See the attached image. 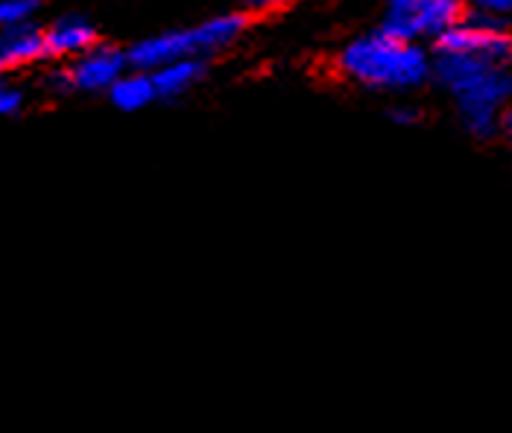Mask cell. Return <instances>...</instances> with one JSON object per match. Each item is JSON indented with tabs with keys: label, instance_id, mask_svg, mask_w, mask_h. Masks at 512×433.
I'll list each match as a JSON object with an SVG mask.
<instances>
[{
	"label": "cell",
	"instance_id": "5b68a950",
	"mask_svg": "<svg viewBox=\"0 0 512 433\" xmlns=\"http://www.w3.org/2000/svg\"><path fill=\"white\" fill-rule=\"evenodd\" d=\"M439 53H457V56H472L489 65L507 68L512 59V36L504 30L501 18L474 12L472 18L454 24L445 36L436 39Z\"/></svg>",
	"mask_w": 512,
	"mask_h": 433
},
{
	"label": "cell",
	"instance_id": "277c9868",
	"mask_svg": "<svg viewBox=\"0 0 512 433\" xmlns=\"http://www.w3.org/2000/svg\"><path fill=\"white\" fill-rule=\"evenodd\" d=\"M129 71V56L109 44H94L82 56L71 59L68 68L50 74V88L56 94H109L112 85Z\"/></svg>",
	"mask_w": 512,
	"mask_h": 433
},
{
	"label": "cell",
	"instance_id": "8fae6325",
	"mask_svg": "<svg viewBox=\"0 0 512 433\" xmlns=\"http://www.w3.org/2000/svg\"><path fill=\"white\" fill-rule=\"evenodd\" d=\"M39 12V0H0V30L33 24Z\"/></svg>",
	"mask_w": 512,
	"mask_h": 433
},
{
	"label": "cell",
	"instance_id": "ba28073f",
	"mask_svg": "<svg viewBox=\"0 0 512 433\" xmlns=\"http://www.w3.org/2000/svg\"><path fill=\"white\" fill-rule=\"evenodd\" d=\"M47 56L44 50V30L36 24H24V27H9L0 30V74L33 65Z\"/></svg>",
	"mask_w": 512,
	"mask_h": 433
},
{
	"label": "cell",
	"instance_id": "8992f818",
	"mask_svg": "<svg viewBox=\"0 0 512 433\" xmlns=\"http://www.w3.org/2000/svg\"><path fill=\"white\" fill-rule=\"evenodd\" d=\"M460 12L463 0H390L384 30L407 41H436L463 21Z\"/></svg>",
	"mask_w": 512,
	"mask_h": 433
},
{
	"label": "cell",
	"instance_id": "30bf717a",
	"mask_svg": "<svg viewBox=\"0 0 512 433\" xmlns=\"http://www.w3.org/2000/svg\"><path fill=\"white\" fill-rule=\"evenodd\" d=\"M109 100H112V106L120 109V112H141V109H147L150 103H156L158 100L153 74H144V71L129 68V71L112 85Z\"/></svg>",
	"mask_w": 512,
	"mask_h": 433
},
{
	"label": "cell",
	"instance_id": "4fadbf2b",
	"mask_svg": "<svg viewBox=\"0 0 512 433\" xmlns=\"http://www.w3.org/2000/svg\"><path fill=\"white\" fill-rule=\"evenodd\" d=\"M477 12H483V15H495V18H501V15H510L512 12V0H469Z\"/></svg>",
	"mask_w": 512,
	"mask_h": 433
},
{
	"label": "cell",
	"instance_id": "9a60e30c",
	"mask_svg": "<svg viewBox=\"0 0 512 433\" xmlns=\"http://www.w3.org/2000/svg\"><path fill=\"white\" fill-rule=\"evenodd\" d=\"M284 3H290V0H243V6L252 12H270V9H278Z\"/></svg>",
	"mask_w": 512,
	"mask_h": 433
},
{
	"label": "cell",
	"instance_id": "52a82bcc",
	"mask_svg": "<svg viewBox=\"0 0 512 433\" xmlns=\"http://www.w3.org/2000/svg\"><path fill=\"white\" fill-rule=\"evenodd\" d=\"M97 44V30L82 15H62L44 30L47 59H77Z\"/></svg>",
	"mask_w": 512,
	"mask_h": 433
},
{
	"label": "cell",
	"instance_id": "9c48e42d",
	"mask_svg": "<svg viewBox=\"0 0 512 433\" xmlns=\"http://www.w3.org/2000/svg\"><path fill=\"white\" fill-rule=\"evenodd\" d=\"M205 77V59H179L153 71L158 100H179L185 97L199 79Z\"/></svg>",
	"mask_w": 512,
	"mask_h": 433
},
{
	"label": "cell",
	"instance_id": "6da1fadb",
	"mask_svg": "<svg viewBox=\"0 0 512 433\" xmlns=\"http://www.w3.org/2000/svg\"><path fill=\"white\" fill-rule=\"evenodd\" d=\"M337 68L343 77L372 91H410L434 74V62L419 41L398 39L384 27L349 41L337 59Z\"/></svg>",
	"mask_w": 512,
	"mask_h": 433
},
{
	"label": "cell",
	"instance_id": "7c38bea8",
	"mask_svg": "<svg viewBox=\"0 0 512 433\" xmlns=\"http://www.w3.org/2000/svg\"><path fill=\"white\" fill-rule=\"evenodd\" d=\"M24 109V91L0 82V118H15Z\"/></svg>",
	"mask_w": 512,
	"mask_h": 433
},
{
	"label": "cell",
	"instance_id": "7a4b0ae2",
	"mask_svg": "<svg viewBox=\"0 0 512 433\" xmlns=\"http://www.w3.org/2000/svg\"><path fill=\"white\" fill-rule=\"evenodd\" d=\"M434 74L454 94L463 126L474 138H489L501 126L507 115L504 109L512 97V77L507 68L480 62L472 56L439 53Z\"/></svg>",
	"mask_w": 512,
	"mask_h": 433
},
{
	"label": "cell",
	"instance_id": "3957f363",
	"mask_svg": "<svg viewBox=\"0 0 512 433\" xmlns=\"http://www.w3.org/2000/svg\"><path fill=\"white\" fill-rule=\"evenodd\" d=\"M243 27H246V18L237 12H229V15H214L188 30H167V33H158L150 39L135 41L126 50L129 68L153 74L158 68L179 62V59H208V56L232 47L240 39Z\"/></svg>",
	"mask_w": 512,
	"mask_h": 433
},
{
	"label": "cell",
	"instance_id": "2e32d148",
	"mask_svg": "<svg viewBox=\"0 0 512 433\" xmlns=\"http://www.w3.org/2000/svg\"><path fill=\"white\" fill-rule=\"evenodd\" d=\"M501 129H504V135H507V141H510V147H512V112L504 115V120H501Z\"/></svg>",
	"mask_w": 512,
	"mask_h": 433
},
{
	"label": "cell",
	"instance_id": "5bb4252c",
	"mask_svg": "<svg viewBox=\"0 0 512 433\" xmlns=\"http://www.w3.org/2000/svg\"><path fill=\"white\" fill-rule=\"evenodd\" d=\"M390 118L395 123H401V126H410V123L419 120V109H413V106H395L393 112H390Z\"/></svg>",
	"mask_w": 512,
	"mask_h": 433
}]
</instances>
